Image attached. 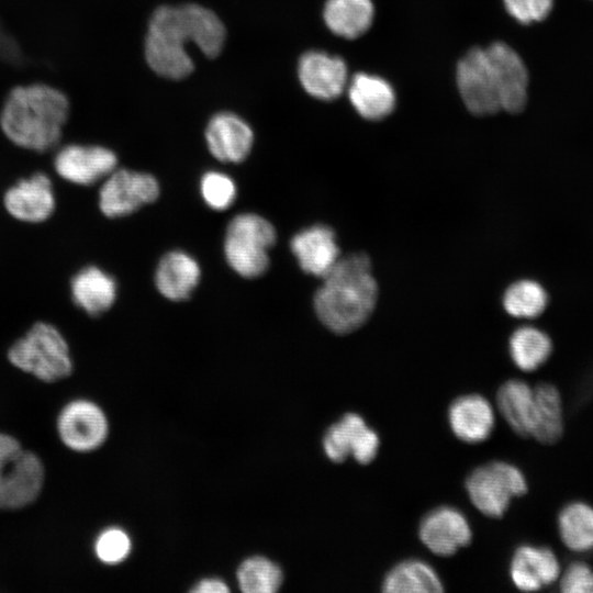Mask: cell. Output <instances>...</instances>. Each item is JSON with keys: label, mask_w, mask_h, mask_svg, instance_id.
<instances>
[{"label": "cell", "mask_w": 593, "mask_h": 593, "mask_svg": "<svg viewBox=\"0 0 593 593\" xmlns=\"http://www.w3.org/2000/svg\"><path fill=\"white\" fill-rule=\"evenodd\" d=\"M210 153L224 163H240L249 154L254 133L249 125L232 113L214 115L205 130Z\"/></svg>", "instance_id": "cell-17"}, {"label": "cell", "mask_w": 593, "mask_h": 593, "mask_svg": "<svg viewBox=\"0 0 593 593\" xmlns=\"http://www.w3.org/2000/svg\"><path fill=\"white\" fill-rule=\"evenodd\" d=\"M0 59L12 65H22L24 63V56L18 42L3 30L1 23Z\"/></svg>", "instance_id": "cell-36"}, {"label": "cell", "mask_w": 593, "mask_h": 593, "mask_svg": "<svg viewBox=\"0 0 593 593\" xmlns=\"http://www.w3.org/2000/svg\"><path fill=\"white\" fill-rule=\"evenodd\" d=\"M68 113L69 102L60 90L44 83L19 86L3 104L0 125L15 145L42 153L58 144Z\"/></svg>", "instance_id": "cell-3"}, {"label": "cell", "mask_w": 593, "mask_h": 593, "mask_svg": "<svg viewBox=\"0 0 593 593\" xmlns=\"http://www.w3.org/2000/svg\"><path fill=\"white\" fill-rule=\"evenodd\" d=\"M201 277L198 261L188 253L171 250L159 260L155 272V286L170 301L188 299Z\"/></svg>", "instance_id": "cell-21"}, {"label": "cell", "mask_w": 593, "mask_h": 593, "mask_svg": "<svg viewBox=\"0 0 593 593\" xmlns=\"http://www.w3.org/2000/svg\"><path fill=\"white\" fill-rule=\"evenodd\" d=\"M71 293L78 306L90 315L109 310L115 301L114 279L98 267H87L71 280Z\"/></svg>", "instance_id": "cell-24"}, {"label": "cell", "mask_w": 593, "mask_h": 593, "mask_svg": "<svg viewBox=\"0 0 593 593\" xmlns=\"http://www.w3.org/2000/svg\"><path fill=\"white\" fill-rule=\"evenodd\" d=\"M562 572L557 555L548 547L522 545L514 551L510 575L516 589L539 591L558 582Z\"/></svg>", "instance_id": "cell-15"}, {"label": "cell", "mask_w": 593, "mask_h": 593, "mask_svg": "<svg viewBox=\"0 0 593 593\" xmlns=\"http://www.w3.org/2000/svg\"><path fill=\"white\" fill-rule=\"evenodd\" d=\"M349 100L365 119L378 121L394 109L395 94L391 85L381 77L356 74L348 89Z\"/></svg>", "instance_id": "cell-22"}, {"label": "cell", "mask_w": 593, "mask_h": 593, "mask_svg": "<svg viewBox=\"0 0 593 593\" xmlns=\"http://www.w3.org/2000/svg\"><path fill=\"white\" fill-rule=\"evenodd\" d=\"M457 87L467 109L475 115L502 110L485 48H471L457 65Z\"/></svg>", "instance_id": "cell-8"}, {"label": "cell", "mask_w": 593, "mask_h": 593, "mask_svg": "<svg viewBox=\"0 0 593 593\" xmlns=\"http://www.w3.org/2000/svg\"><path fill=\"white\" fill-rule=\"evenodd\" d=\"M159 195V184L152 175L128 169L113 170L99 192V206L109 217L128 215Z\"/></svg>", "instance_id": "cell-9"}, {"label": "cell", "mask_w": 593, "mask_h": 593, "mask_svg": "<svg viewBox=\"0 0 593 593\" xmlns=\"http://www.w3.org/2000/svg\"><path fill=\"white\" fill-rule=\"evenodd\" d=\"M385 593H438L443 583L432 566L418 559L395 564L382 581Z\"/></svg>", "instance_id": "cell-27"}, {"label": "cell", "mask_w": 593, "mask_h": 593, "mask_svg": "<svg viewBox=\"0 0 593 593\" xmlns=\"http://www.w3.org/2000/svg\"><path fill=\"white\" fill-rule=\"evenodd\" d=\"M280 567L261 556L244 560L237 570V582L245 593H273L282 584Z\"/></svg>", "instance_id": "cell-31"}, {"label": "cell", "mask_w": 593, "mask_h": 593, "mask_svg": "<svg viewBox=\"0 0 593 593\" xmlns=\"http://www.w3.org/2000/svg\"><path fill=\"white\" fill-rule=\"evenodd\" d=\"M485 53L496 82L501 108L516 113L527 101L528 72L519 55L508 45L495 42Z\"/></svg>", "instance_id": "cell-12"}, {"label": "cell", "mask_w": 593, "mask_h": 593, "mask_svg": "<svg viewBox=\"0 0 593 593\" xmlns=\"http://www.w3.org/2000/svg\"><path fill=\"white\" fill-rule=\"evenodd\" d=\"M300 268L323 278L340 257L335 232L325 224H314L298 232L290 242Z\"/></svg>", "instance_id": "cell-16"}, {"label": "cell", "mask_w": 593, "mask_h": 593, "mask_svg": "<svg viewBox=\"0 0 593 593\" xmlns=\"http://www.w3.org/2000/svg\"><path fill=\"white\" fill-rule=\"evenodd\" d=\"M379 445L378 434L356 413H347L331 425L322 441L331 461L344 462L353 456L360 465H368L376 458Z\"/></svg>", "instance_id": "cell-10"}, {"label": "cell", "mask_w": 593, "mask_h": 593, "mask_svg": "<svg viewBox=\"0 0 593 593\" xmlns=\"http://www.w3.org/2000/svg\"><path fill=\"white\" fill-rule=\"evenodd\" d=\"M200 192L208 206L222 211L235 201L237 189L230 176L220 171H208L200 180Z\"/></svg>", "instance_id": "cell-32"}, {"label": "cell", "mask_w": 593, "mask_h": 593, "mask_svg": "<svg viewBox=\"0 0 593 593\" xmlns=\"http://www.w3.org/2000/svg\"><path fill=\"white\" fill-rule=\"evenodd\" d=\"M4 205L14 217L25 222L46 220L55 205L49 178L36 174L11 187L4 195Z\"/></svg>", "instance_id": "cell-19"}, {"label": "cell", "mask_w": 593, "mask_h": 593, "mask_svg": "<svg viewBox=\"0 0 593 593\" xmlns=\"http://www.w3.org/2000/svg\"><path fill=\"white\" fill-rule=\"evenodd\" d=\"M466 489L470 501L482 514L499 518L505 514L513 497L527 492L528 484L516 466L491 461L468 475Z\"/></svg>", "instance_id": "cell-7"}, {"label": "cell", "mask_w": 593, "mask_h": 593, "mask_svg": "<svg viewBox=\"0 0 593 593\" xmlns=\"http://www.w3.org/2000/svg\"><path fill=\"white\" fill-rule=\"evenodd\" d=\"M535 423L532 432L534 439L541 444L557 443L564 432L562 398L558 388L549 382L534 387Z\"/></svg>", "instance_id": "cell-25"}, {"label": "cell", "mask_w": 593, "mask_h": 593, "mask_svg": "<svg viewBox=\"0 0 593 593\" xmlns=\"http://www.w3.org/2000/svg\"><path fill=\"white\" fill-rule=\"evenodd\" d=\"M224 40L225 29L211 10L198 4L164 5L150 18L145 57L156 74L182 79L193 70L187 44L193 43L208 57H215Z\"/></svg>", "instance_id": "cell-1"}, {"label": "cell", "mask_w": 593, "mask_h": 593, "mask_svg": "<svg viewBox=\"0 0 593 593\" xmlns=\"http://www.w3.org/2000/svg\"><path fill=\"white\" fill-rule=\"evenodd\" d=\"M373 13L371 0H327L324 20L333 33L351 40L369 30Z\"/></svg>", "instance_id": "cell-26"}, {"label": "cell", "mask_w": 593, "mask_h": 593, "mask_svg": "<svg viewBox=\"0 0 593 593\" xmlns=\"http://www.w3.org/2000/svg\"><path fill=\"white\" fill-rule=\"evenodd\" d=\"M497 409L519 436L530 437L535 423L534 388L519 379L504 382L496 394Z\"/></svg>", "instance_id": "cell-23"}, {"label": "cell", "mask_w": 593, "mask_h": 593, "mask_svg": "<svg viewBox=\"0 0 593 593\" xmlns=\"http://www.w3.org/2000/svg\"><path fill=\"white\" fill-rule=\"evenodd\" d=\"M507 12L518 22L529 24L544 20L553 0H503Z\"/></svg>", "instance_id": "cell-35"}, {"label": "cell", "mask_w": 593, "mask_h": 593, "mask_svg": "<svg viewBox=\"0 0 593 593\" xmlns=\"http://www.w3.org/2000/svg\"><path fill=\"white\" fill-rule=\"evenodd\" d=\"M277 232L265 217L242 213L228 223L224 237V255L230 267L244 278H257L269 267V249Z\"/></svg>", "instance_id": "cell-4"}, {"label": "cell", "mask_w": 593, "mask_h": 593, "mask_svg": "<svg viewBox=\"0 0 593 593\" xmlns=\"http://www.w3.org/2000/svg\"><path fill=\"white\" fill-rule=\"evenodd\" d=\"M448 422L456 437L469 444L484 441L495 424L493 407L479 394L457 398L449 406Z\"/></svg>", "instance_id": "cell-20"}, {"label": "cell", "mask_w": 593, "mask_h": 593, "mask_svg": "<svg viewBox=\"0 0 593 593\" xmlns=\"http://www.w3.org/2000/svg\"><path fill=\"white\" fill-rule=\"evenodd\" d=\"M559 537L572 552L593 550V506L583 501L566 504L558 514Z\"/></svg>", "instance_id": "cell-29"}, {"label": "cell", "mask_w": 593, "mask_h": 593, "mask_svg": "<svg viewBox=\"0 0 593 593\" xmlns=\"http://www.w3.org/2000/svg\"><path fill=\"white\" fill-rule=\"evenodd\" d=\"M563 593H593V569L583 561H573L558 580Z\"/></svg>", "instance_id": "cell-34"}, {"label": "cell", "mask_w": 593, "mask_h": 593, "mask_svg": "<svg viewBox=\"0 0 593 593\" xmlns=\"http://www.w3.org/2000/svg\"><path fill=\"white\" fill-rule=\"evenodd\" d=\"M502 302L508 315L515 318L534 320L546 311L549 295L537 280L519 279L506 288Z\"/></svg>", "instance_id": "cell-30"}, {"label": "cell", "mask_w": 593, "mask_h": 593, "mask_svg": "<svg viewBox=\"0 0 593 593\" xmlns=\"http://www.w3.org/2000/svg\"><path fill=\"white\" fill-rule=\"evenodd\" d=\"M12 365L45 382L68 377L72 370L68 345L51 324L36 323L8 353Z\"/></svg>", "instance_id": "cell-5"}, {"label": "cell", "mask_w": 593, "mask_h": 593, "mask_svg": "<svg viewBox=\"0 0 593 593\" xmlns=\"http://www.w3.org/2000/svg\"><path fill=\"white\" fill-rule=\"evenodd\" d=\"M552 350L553 344L550 336L533 325L517 327L508 340V351L513 363L525 372L535 371L544 366Z\"/></svg>", "instance_id": "cell-28"}, {"label": "cell", "mask_w": 593, "mask_h": 593, "mask_svg": "<svg viewBox=\"0 0 593 593\" xmlns=\"http://www.w3.org/2000/svg\"><path fill=\"white\" fill-rule=\"evenodd\" d=\"M299 78L305 91L321 100H333L347 81L345 61L322 52H309L299 63Z\"/></svg>", "instance_id": "cell-18"}, {"label": "cell", "mask_w": 593, "mask_h": 593, "mask_svg": "<svg viewBox=\"0 0 593 593\" xmlns=\"http://www.w3.org/2000/svg\"><path fill=\"white\" fill-rule=\"evenodd\" d=\"M115 154L102 146L68 145L55 157V169L64 179L89 186L108 177L116 166Z\"/></svg>", "instance_id": "cell-14"}, {"label": "cell", "mask_w": 593, "mask_h": 593, "mask_svg": "<svg viewBox=\"0 0 593 593\" xmlns=\"http://www.w3.org/2000/svg\"><path fill=\"white\" fill-rule=\"evenodd\" d=\"M418 535L432 552L441 557L456 553L472 539L468 519L452 506H439L427 513L419 524Z\"/></svg>", "instance_id": "cell-13"}, {"label": "cell", "mask_w": 593, "mask_h": 593, "mask_svg": "<svg viewBox=\"0 0 593 593\" xmlns=\"http://www.w3.org/2000/svg\"><path fill=\"white\" fill-rule=\"evenodd\" d=\"M194 593H224L230 589L224 581L216 578H208L199 581L192 589Z\"/></svg>", "instance_id": "cell-37"}, {"label": "cell", "mask_w": 593, "mask_h": 593, "mask_svg": "<svg viewBox=\"0 0 593 593\" xmlns=\"http://www.w3.org/2000/svg\"><path fill=\"white\" fill-rule=\"evenodd\" d=\"M43 481L40 458L24 450L14 437L0 434V508L29 505L40 494Z\"/></svg>", "instance_id": "cell-6"}, {"label": "cell", "mask_w": 593, "mask_h": 593, "mask_svg": "<svg viewBox=\"0 0 593 593\" xmlns=\"http://www.w3.org/2000/svg\"><path fill=\"white\" fill-rule=\"evenodd\" d=\"M131 548L132 542L128 535L118 527L103 530L94 544L98 559L107 564H118L125 560L131 552Z\"/></svg>", "instance_id": "cell-33"}, {"label": "cell", "mask_w": 593, "mask_h": 593, "mask_svg": "<svg viewBox=\"0 0 593 593\" xmlns=\"http://www.w3.org/2000/svg\"><path fill=\"white\" fill-rule=\"evenodd\" d=\"M322 279L314 295L318 320L339 335L360 328L374 311L378 300L370 258L365 253L339 257Z\"/></svg>", "instance_id": "cell-2"}, {"label": "cell", "mask_w": 593, "mask_h": 593, "mask_svg": "<svg viewBox=\"0 0 593 593\" xmlns=\"http://www.w3.org/2000/svg\"><path fill=\"white\" fill-rule=\"evenodd\" d=\"M57 430L68 448L88 452L104 443L109 425L105 414L97 404L76 400L61 410L57 418Z\"/></svg>", "instance_id": "cell-11"}]
</instances>
